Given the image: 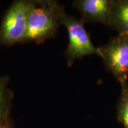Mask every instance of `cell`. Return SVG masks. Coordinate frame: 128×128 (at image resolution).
Instances as JSON below:
<instances>
[{
  "label": "cell",
  "instance_id": "9c48e42d",
  "mask_svg": "<svg viewBox=\"0 0 128 128\" xmlns=\"http://www.w3.org/2000/svg\"><path fill=\"white\" fill-rule=\"evenodd\" d=\"M0 128H14L12 118L0 120Z\"/></svg>",
  "mask_w": 128,
  "mask_h": 128
},
{
  "label": "cell",
  "instance_id": "7a4b0ae2",
  "mask_svg": "<svg viewBox=\"0 0 128 128\" xmlns=\"http://www.w3.org/2000/svg\"><path fill=\"white\" fill-rule=\"evenodd\" d=\"M32 0H16L6 9L0 24V45L23 44L27 32Z\"/></svg>",
  "mask_w": 128,
  "mask_h": 128
},
{
  "label": "cell",
  "instance_id": "277c9868",
  "mask_svg": "<svg viewBox=\"0 0 128 128\" xmlns=\"http://www.w3.org/2000/svg\"><path fill=\"white\" fill-rule=\"evenodd\" d=\"M84 24L80 18L67 14L62 20V25L66 27L68 35V44L65 51L68 67L76 59L92 54L98 55V47L93 45Z\"/></svg>",
  "mask_w": 128,
  "mask_h": 128
},
{
  "label": "cell",
  "instance_id": "6da1fadb",
  "mask_svg": "<svg viewBox=\"0 0 128 128\" xmlns=\"http://www.w3.org/2000/svg\"><path fill=\"white\" fill-rule=\"evenodd\" d=\"M66 11L55 0H32L28 17L27 32L23 44H41L54 38L62 25Z\"/></svg>",
  "mask_w": 128,
  "mask_h": 128
},
{
  "label": "cell",
  "instance_id": "52a82bcc",
  "mask_svg": "<svg viewBox=\"0 0 128 128\" xmlns=\"http://www.w3.org/2000/svg\"><path fill=\"white\" fill-rule=\"evenodd\" d=\"M8 76H0V120L10 118L14 93L9 87Z\"/></svg>",
  "mask_w": 128,
  "mask_h": 128
},
{
  "label": "cell",
  "instance_id": "8992f818",
  "mask_svg": "<svg viewBox=\"0 0 128 128\" xmlns=\"http://www.w3.org/2000/svg\"><path fill=\"white\" fill-rule=\"evenodd\" d=\"M108 27L118 34H128V0H113Z\"/></svg>",
  "mask_w": 128,
  "mask_h": 128
},
{
  "label": "cell",
  "instance_id": "ba28073f",
  "mask_svg": "<svg viewBox=\"0 0 128 128\" xmlns=\"http://www.w3.org/2000/svg\"><path fill=\"white\" fill-rule=\"evenodd\" d=\"M117 104V119L124 128H128V80L121 82Z\"/></svg>",
  "mask_w": 128,
  "mask_h": 128
},
{
  "label": "cell",
  "instance_id": "3957f363",
  "mask_svg": "<svg viewBox=\"0 0 128 128\" xmlns=\"http://www.w3.org/2000/svg\"><path fill=\"white\" fill-rule=\"evenodd\" d=\"M98 50L107 70L120 84L128 80V33L117 34Z\"/></svg>",
  "mask_w": 128,
  "mask_h": 128
},
{
  "label": "cell",
  "instance_id": "5b68a950",
  "mask_svg": "<svg viewBox=\"0 0 128 128\" xmlns=\"http://www.w3.org/2000/svg\"><path fill=\"white\" fill-rule=\"evenodd\" d=\"M113 0H76L74 8L80 13L84 23H100L108 26Z\"/></svg>",
  "mask_w": 128,
  "mask_h": 128
}]
</instances>
